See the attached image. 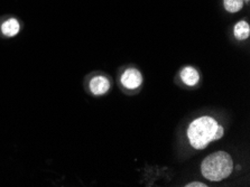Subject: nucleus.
Instances as JSON below:
<instances>
[{
    "label": "nucleus",
    "instance_id": "nucleus-1",
    "mask_svg": "<svg viewBox=\"0 0 250 187\" xmlns=\"http://www.w3.org/2000/svg\"><path fill=\"white\" fill-rule=\"evenodd\" d=\"M223 127L209 116L200 117L193 120L188 128V139L194 149L202 150L212 141L219 140L223 136Z\"/></svg>",
    "mask_w": 250,
    "mask_h": 187
},
{
    "label": "nucleus",
    "instance_id": "nucleus-2",
    "mask_svg": "<svg viewBox=\"0 0 250 187\" xmlns=\"http://www.w3.org/2000/svg\"><path fill=\"white\" fill-rule=\"evenodd\" d=\"M233 162L226 151H217L203 160L201 164V173L208 181L221 182L228 178L233 171Z\"/></svg>",
    "mask_w": 250,
    "mask_h": 187
},
{
    "label": "nucleus",
    "instance_id": "nucleus-3",
    "mask_svg": "<svg viewBox=\"0 0 250 187\" xmlns=\"http://www.w3.org/2000/svg\"><path fill=\"white\" fill-rule=\"evenodd\" d=\"M143 82V76L136 68H128L121 75V84L129 90H135L140 86Z\"/></svg>",
    "mask_w": 250,
    "mask_h": 187
},
{
    "label": "nucleus",
    "instance_id": "nucleus-4",
    "mask_svg": "<svg viewBox=\"0 0 250 187\" xmlns=\"http://www.w3.org/2000/svg\"><path fill=\"white\" fill-rule=\"evenodd\" d=\"M110 89V82L104 76H94L90 81V90L94 95H102Z\"/></svg>",
    "mask_w": 250,
    "mask_h": 187
},
{
    "label": "nucleus",
    "instance_id": "nucleus-5",
    "mask_svg": "<svg viewBox=\"0 0 250 187\" xmlns=\"http://www.w3.org/2000/svg\"><path fill=\"white\" fill-rule=\"evenodd\" d=\"M181 79L184 84H187L188 86H194L198 84L200 81V74L194 67L188 66L182 70Z\"/></svg>",
    "mask_w": 250,
    "mask_h": 187
},
{
    "label": "nucleus",
    "instance_id": "nucleus-6",
    "mask_svg": "<svg viewBox=\"0 0 250 187\" xmlns=\"http://www.w3.org/2000/svg\"><path fill=\"white\" fill-rule=\"evenodd\" d=\"M21 30L20 21L16 18H9L1 25V32L7 37L16 36Z\"/></svg>",
    "mask_w": 250,
    "mask_h": 187
},
{
    "label": "nucleus",
    "instance_id": "nucleus-7",
    "mask_svg": "<svg viewBox=\"0 0 250 187\" xmlns=\"http://www.w3.org/2000/svg\"><path fill=\"white\" fill-rule=\"evenodd\" d=\"M233 35L238 41H246L250 35V27L247 21H241L233 27Z\"/></svg>",
    "mask_w": 250,
    "mask_h": 187
},
{
    "label": "nucleus",
    "instance_id": "nucleus-8",
    "mask_svg": "<svg viewBox=\"0 0 250 187\" xmlns=\"http://www.w3.org/2000/svg\"><path fill=\"white\" fill-rule=\"evenodd\" d=\"M223 6L228 13H238L244 8V0H223Z\"/></svg>",
    "mask_w": 250,
    "mask_h": 187
},
{
    "label": "nucleus",
    "instance_id": "nucleus-9",
    "mask_svg": "<svg viewBox=\"0 0 250 187\" xmlns=\"http://www.w3.org/2000/svg\"><path fill=\"white\" fill-rule=\"evenodd\" d=\"M185 186L187 187H207L208 185L203 184V183H200V182H193V183H188V184Z\"/></svg>",
    "mask_w": 250,
    "mask_h": 187
},
{
    "label": "nucleus",
    "instance_id": "nucleus-10",
    "mask_svg": "<svg viewBox=\"0 0 250 187\" xmlns=\"http://www.w3.org/2000/svg\"><path fill=\"white\" fill-rule=\"evenodd\" d=\"M247 1H249V0H247Z\"/></svg>",
    "mask_w": 250,
    "mask_h": 187
}]
</instances>
